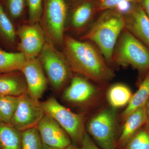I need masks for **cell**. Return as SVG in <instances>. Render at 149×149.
Segmentation results:
<instances>
[{
  "instance_id": "ffe728a7",
  "label": "cell",
  "mask_w": 149,
  "mask_h": 149,
  "mask_svg": "<svg viewBox=\"0 0 149 149\" xmlns=\"http://www.w3.org/2000/svg\"><path fill=\"white\" fill-rule=\"evenodd\" d=\"M130 88L122 84H116L109 88L107 98L112 108L115 109L128 105L133 96Z\"/></svg>"
},
{
  "instance_id": "f546056e",
  "label": "cell",
  "mask_w": 149,
  "mask_h": 149,
  "mask_svg": "<svg viewBox=\"0 0 149 149\" xmlns=\"http://www.w3.org/2000/svg\"><path fill=\"white\" fill-rule=\"evenodd\" d=\"M146 108L147 114V122L145 126L149 129V99L146 103Z\"/></svg>"
},
{
  "instance_id": "44dd1931",
  "label": "cell",
  "mask_w": 149,
  "mask_h": 149,
  "mask_svg": "<svg viewBox=\"0 0 149 149\" xmlns=\"http://www.w3.org/2000/svg\"><path fill=\"white\" fill-rule=\"evenodd\" d=\"M25 61L21 53L8 52L0 47V72L21 70Z\"/></svg>"
},
{
  "instance_id": "30bf717a",
  "label": "cell",
  "mask_w": 149,
  "mask_h": 149,
  "mask_svg": "<svg viewBox=\"0 0 149 149\" xmlns=\"http://www.w3.org/2000/svg\"><path fill=\"white\" fill-rule=\"evenodd\" d=\"M45 114L39 101L25 93L19 96L16 109L8 124L22 132L37 127Z\"/></svg>"
},
{
  "instance_id": "4dcf8cb0",
  "label": "cell",
  "mask_w": 149,
  "mask_h": 149,
  "mask_svg": "<svg viewBox=\"0 0 149 149\" xmlns=\"http://www.w3.org/2000/svg\"><path fill=\"white\" fill-rule=\"evenodd\" d=\"M79 0H65L68 6V8L74 4V3L77 2Z\"/></svg>"
},
{
  "instance_id": "9a60e30c",
  "label": "cell",
  "mask_w": 149,
  "mask_h": 149,
  "mask_svg": "<svg viewBox=\"0 0 149 149\" xmlns=\"http://www.w3.org/2000/svg\"><path fill=\"white\" fill-rule=\"evenodd\" d=\"M147 122L146 105L128 116L123 122V127L116 144V149H122Z\"/></svg>"
},
{
  "instance_id": "52a82bcc",
  "label": "cell",
  "mask_w": 149,
  "mask_h": 149,
  "mask_svg": "<svg viewBox=\"0 0 149 149\" xmlns=\"http://www.w3.org/2000/svg\"><path fill=\"white\" fill-rule=\"evenodd\" d=\"M87 129L98 146L104 149H116L118 137L115 109H105L98 113L89 120Z\"/></svg>"
},
{
  "instance_id": "e0dca14e",
  "label": "cell",
  "mask_w": 149,
  "mask_h": 149,
  "mask_svg": "<svg viewBox=\"0 0 149 149\" xmlns=\"http://www.w3.org/2000/svg\"><path fill=\"white\" fill-rule=\"evenodd\" d=\"M17 28L0 4V47L6 51L18 52Z\"/></svg>"
},
{
  "instance_id": "6da1fadb",
  "label": "cell",
  "mask_w": 149,
  "mask_h": 149,
  "mask_svg": "<svg viewBox=\"0 0 149 149\" xmlns=\"http://www.w3.org/2000/svg\"><path fill=\"white\" fill-rule=\"evenodd\" d=\"M63 49L72 72L99 84L107 83L114 77L113 70L93 43L65 34Z\"/></svg>"
},
{
  "instance_id": "7402d4cb",
  "label": "cell",
  "mask_w": 149,
  "mask_h": 149,
  "mask_svg": "<svg viewBox=\"0 0 149 149\" xmlns=\"http://www.w3.org/2000/svg\"><path fill=\"white\" fill-rule=\"evenodd\" d=\"M0 4L16 28L22 23L26 0H0Z\"/></svg>"
},
{
  "instance_id": "4fadbf2b",
  "label": "cell",
  "mask_w": 149,
  "mask_h": 149,
  "mask_svg": "<svg viewBox=\"0 0 149 149\" xmlns=\"http://www.w3.org/2000/svg\"><path fill=\"white\" fill-rule=\"evenodd\" d=\"M123 15L125 29L149 48V17L139 3Z\"/></svg>"
},
{
  "instance_id": "7a4b0ae2",
  "label": "cell",
  "mask_w": 149,
  "mask_h": 149,
  "mask_svg": "<svg viewBox=\"0 0 149 149\" xmlns=\"http://www.w3.org/2000/svg\"><path fill=\"white\" fill-rule=\"evenodd\" d=\"M125 28L124 15L116 9L100 13L80 40L95 44L109 64L119 36Z\"/></svg>"
},
{
  "instance_id": "83f0119b",
  "label": "cell",
  "mask_w": 149,
  "mask_h": 149,
  "mask_svg": "<svg viewBox=\"0 0 149 149\" xmlns=\"http://www.w3.org/2000/svg\"><path fill=\"white\" fill-rule=\"evenodd\" d=\"M80 148L81 149H104L98 146L86 132L84 135Z\"/></svg>"
},
{
  "instance_id": "d6986e66",
  "label": "cell",
  "mask_w": 149,
  "mask_h": 149,
  "mask_svg": "<svg viewBox=\"0 0 149 149\" xmlns=\"http://www.w3.org/2000/svg\"><path fill=\"white\" fill-rule=\"evenodd\" d=\"M22 132L0 123V149H21Z\"/></svg>"
},
{
  "instance_id": "8992f818",
  "label": "cell",
  "mask_w": 149,
  "mask_h": 149,
  "mask_svg": "<svg viewBox=\"0 0 149 149\" xmlns=\"http://www.w3.org/2000/svg\"><path fill=\"white\" fill-rule=\"evenodd\" d=\"M40 104L45 113L58 123L73 144L80 147L86 132L84 115L71 111L59 103L54 97L49 98Z\"/></svg>"
},
{
  "instance_id": "d6a6232c",
  "label": "cell",
  "mask_w": 149,
  "mask_h": 149,
  "mask_svg": "<svg viewBox=\"0 0 149 149\" xmlns=\"http://www.w3.org/2000/svg\"><path fill=\"white\" fill-rule=\"evenodd\" d=\"M42 149H61L58 148H54V147H52L49 146H46L45 145H44L43 144V147Z\"/></svg>"
},
{
  "instance_id": "484cf974",
  "label": "cell",
  "mask_w": 149,
  "mask_h": 149,
  "mask_svg": "<svg viewBox=\"0 0 149 149\" xmlns=\"http://www.w3.org/2000/svg\"><path fill=\"white\" fill-rule=\"evenodd\" d=\"M45 0H26L28 8V19L30 23L39 22L42 14L44 3Z\"/></svg>"
},
{
  "instance_id": "277c9868",
  "label": "cell",
  "mask_w": 149,
  "mask_h": 149,
  "mask_svg": "<svg viewBox=\"0 0 149 149\" xmlns=\"http://www.w3.org/2000/svg\"><path fill=\"white\" fill-rule=\"evenodd\" d=\"M37 57L53 89L57 92L61 91L72 72L64 54L47 40Z\"/></svg>"
},
{
  "instance_id": "d4e9b609",
  "label": "cell",
  "mask_w": 149,
  "mask_h": 149,
  "mask_svg": "<svg viewBox=\"0 0 149 149\" xmlns=\"http://www.w3.org/2000/svg\"><path fill=\"white\" fill-rule=\"evenodd\" d=\"M122 149H149V129L141 128Z\"/></svg>"
},
{
  "instance_id": "603a6c76",
  "label": "cell",
  "mask_w": 149,
  "mask_h": 149,
  "mask_svg": "<svg viewBox=\"0 0 149 149\" xmlns=\"http://www.w3.org/2000/svg\"><path fill=\"white\" fill-rule=\"evenodd\" d=\"M19 97L0 95V123H9L18 104Z\"/></svg>"
},
{
  "instance_id": "5b68a950",
  "label": "cell",
  "mask_w": 149,
  "mask_h": 149,
  "mask_svg": "<svg viewBox=\"0 0 149 149\" xmlns=\"http://www.w3.org/2000/svg\"><path fill=\"white\" fill-rule=\"evenodd\" d=\"M68 6L65 0H45L39 23L46 39L56 47L63 46Z\"/></svg>"
},
{
  "instance_id": "cb8c5ba5",
  "label": "cell",
  "mask_w": 149,
  "mask_h": 149,
  "mask_svg": "<svg viewBox=\"0 0 149 149\" xmlns=\"http://www.w3.org/2000/svg\"><path fill=\"white\" fill-rule=\"evenodd\" d=\"M43 143L37 127L22 132L21 149H42Z\"/></svg>"
},
{
  "instance_id": "4316f807",
  "label": "cell",
  "mask_w": 149,
  "mask_h": 149,
  "mask_svg": "<svg viewBox=\"0 0 149 149\" xmlns=\"http://www.w3.org/2000/svg\"><path fill=\"white\" fill-rule=\"evenodd\" d=\"M99 12L107 10L116 8L124 4H133L139 0H97Z\"/></svg>"
},
{
  "instance_id": "7c38bea8",
  "label": "cell",
  "mask_w": 149,
  "mask_h": 149,
  "mask_svg": "<svg viewBox=\"0 0 149 149\" xmlns=\"http://www.w3.org/2000/svg\"><path fill=\"white\" fill-rule=\"evenodd\" d=\"M43 144L49 146L65 149L72 144L64 129L52 117L45 114L37 126Z\"/></svg>"
},
{
  "instance_id": "5bb4252c",
  "label": "cell",
  "mask_w": 149,
  "mask_h": 149,
  "mask_svg": "<svg viewBox=\"0 0 149 149\" xmlns=\"http://www.w3.org/2000/svg\"><path fill=\"white\" fill-rule=\"evenodd\" d=\"M97 93V89L85 77L75 75L72 77L69 86L65 90L63 99L76 104L91 102Z\"/></svg>"
},
{
  "instance_id": "1f68e13d",
  "label": "cell",
  "mask_w": 149,
  "mask_h": 149,
  "mask_svg": "<svg viewBox=\"0 0 149 149\" xmlns=\"http://www.w3.org/2000/svg\"><path fill=\"white\" fill-rule=\"evenodd\" d=\"M65 149H81L80 147L77 146L74 144L72 143L69 145L68 147H67Z\"/></svg>"
},
{
  "instance_id": "2e32d148",
  "label": "cell",
  "mask_w": 149,
  "mask_h": 149,
  "mask_svg": "<svg viewBox=\"0 0 149 149\" xmlns=\"http://www.w3.org/2000/svg\"><path fill=\"white\" fill-rule=\"evenodd\" d=\"M27 85L20 70L0 72V95L19 97L27 93Z\"/></svg>"
},
{
  "instance_id": "ac0fdd59",
  "label": "cell",
  "mask_w": 149,
  "mask_h": 149,
  "mask_svg": "<svg viewBox=\"0 0 149 149\" xmlns=\"http://www.w3.org/2000/svg\"><path fill=\"white\" fill-rule=\"evenodd\" d=\"M149 99V71L139 86V89L133 95L129 104L120 115L123 123L128 116L136 110L146 104Z\"/></svg>"
},
{
  "instance_id": "9c48e42d",
  "label": "cell",
  "mask_w": 149,
  "mask_h": 149,
  "mask_svg": "<svg viewBox=\"0 0 149 149\" xmlns=\"http://www.w3.org/2000/svg\"><path fill=\"white\" fill-rule=\"evenodd\" d=\"M99 14L97 0H79L68 8L65 31L83 35Z\"/></svg>"
},
{
  "instance_id": "ba28073f",
  "label": "cell",
  "mask_w": 149,
  "mask_h": 149,
  "mask_svg": "<svg viewBox=\"0 0 149 149\" xmlns=\"http://www.w3.org/2000/svg\"><path fill=\"white\" fill-rule=\"evenodd\" d=\"M16 33L17 52L22 54L26 60L37 57L47 40L40 23L23 22L17 27Z\"/></svg>"
},
{
  "instance_id": "8fae6325",
  "label": "cell",
  "mask_w": 149,
  "mask_h": 149,
  "mask_svg": "<svg viewBox=\"0 0 149 149\" xmlns=\"http://www.w3.org/2000/svg\"><path fill=\"white\" fill-rule=\"evenodd\" d=\"M20 71L27 83V93L39 101L47 90L49 82L38 58L26 60Z\"/></svg>"
},
{
  "instance_id": "f1b7e54d",
  "label": "cell",
  "mask_w": 149,
  "mask_h": 149,
  "mask_svg": "<svg viewBox=\"0 0 149 149\" xmlns=\"http://www.w3.org/2000/svg\"><path fill=\"white\" fill-rule=\"evenodd\" d=\"M139 3L149 17V0H139Z\"/></svg>"
},
{
  "instance_id": "3957f363",
  "label": "cell",
  "mask_w": 149,
  "mask_h": 149,
  "mask_svg": "<svg viewBox=\"0 0 149 149\" xmlns=\"http://www.w3.org/2000/svg\"><path fill=\"white\" fill-rule=\"evenodd\" d=\"M112 62L130 65L140 72L149 71V48L124 28L118 38Z\"/></svg>"
}]
</instances>
